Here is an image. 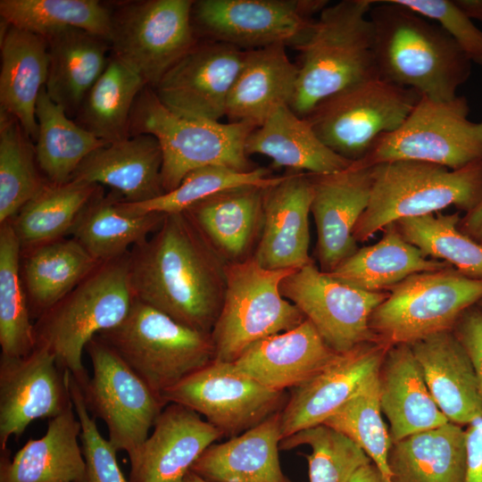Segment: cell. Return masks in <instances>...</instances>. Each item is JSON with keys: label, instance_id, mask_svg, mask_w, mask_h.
<instances>
[{"label": "cell", "instance_id": "1", "mask_svg": "<svg viewBox=\"0 0 482 482\" xmlns=\"http://www.w3.org/2000/svg\"><path fill=\"white\" fill-rule=\"evenodd\" d=\"M227 264L185 212L165 214L158 229L129 254L136 299L210 334L224 300Z\"/></svg>", "mask_w": 482, "mask_h": 482}, {"label": "cell", "instance_id": "2", "mask_svg": "<svg viewBox=\"0 0 482 482\" xmlns=\"http://www.w3.org/2000/svg\"><path fill=\"white\" fill-rule=\"evenodd\" d=\"M369 17L379 79L435 101L457 96L472 62L438 24L395 0L375 1Z\"/></svg>", "mask_w": 482, "mask_h": 482}, {"label": "cell", "instance_id": "3", "mask_svg": "<svg viewBox=\"0 0 482 482\" xmlns=\"http://www.w3.org/2000/svg\"><path fill=\"white\" fill-rule=\"evenodd\" d=\"M374 0H342L328 5L305 40L295 47L298 79L291 110L305 118L324 99L378 78L374 29L369 17Z\"/></svg>", "mask_w": 482, "mask_h": 482}, {"label": "cell", "instance_id": "4", "mask_svg": "<svg viewBox=\"0 0 482 482\" xmlns=\"http://www.w3.org/2000/svg\"><path fill=\"white\" fill-rule=\"evenodd\" d=\"M129 254L98 263L34 323L36 347L52 353L79 386L89 378L82 362L87 343L119 325L133 304Z\"/></svg>", "mask_w": 482, "mask_h": 482}, {"label": "cell", "instance_id": "5", "mask_svg": "<svg viewBox=\"0 0 482 482\" xmlns=\"http://www.w3.org/2000/svg\"><path fill=\"white\" fill-rule=\"evenodd\" d=\"M370 168L369 204L353 231L357 243L399 220L436 213L449 206L467 213L482 201V162L459 170L412 160Z\"/></svg>", "mask_w": 482, "mask_h": 482}, {"label": "cell", "instance_id": "6", "mask_svg": "<svg viewBox=\"0 0 482 482\" xmlns=\"http://www.w3.org/2000/svg\"><path fill=\"white\" fill-rule=\"evenodd\" d=\"M256 127L248 122L221 123L179 116L146 86L135 101L129 135L148 134L158 140L162 152V182L167 193L200 167L219 165L238 171L256 169L245 151L246 139Z\"/></svg>", "mask_w": 482, "mask_h": 482}, {"label": "cell", "instance_id": "7", "mask_svg": "<svg viewBox=\"0 0 482 482\" xmlns=\"http://www.w3.org/2000/svg\"><path fill=\"white\" fill-rule=\"evenodd\" d=\"M97 336L161 396L215 359L210 333L182 325L136 298L119 325Z\"/></svg>", "mask_w": 482, "mask_h": 482}, {"label": "cell", "instance_id": "8", "mask_svg": "<svg viewBox=\"0 0 482 482\" xmlns=\"http://www.w3.org/2000/svg\"><path fill=\"white\" fill-rule=\"evenodd\" d=\"M482 300V279L453 266L415 273L389 291L372 312L370 327L389 346L411 345L436 333L453 330L460 316Z\"/></svg>", "mask_w": 482, "mask_h": 482}, {"label": "cell", "instance_id": "9", "mask_svg": "<svg viewBox=\"0 0 482 482\" xmlns=\"http://www.w3.org/2000/svg\"><path fill=\"white\" fill-rule=\"evenodd\" d=\"M295 270L264 269L253 257L227 264L224 300L211 333L215 360L233 362L253 343L305 320L279 290L282 279Z\"/></svg>", "mask_w": 482, "mask_h": 482}, {"label": "cell", "instance_id": "10", "mask_svg": "<svg viewBox=\"0 0 482 482\" xmlns=\"http://www.w3.org/2000/svg\"><path fill=\"white\" fill-rule=\"evenodd\" d=\"M464 96L450 101L421 96L403 124L381 135L368 154L353 163L357 167L412 160L459 170L482 162V121L468 119Z\"/></svg>", "mask_w": 482, "mask_h": 482}, {"label": "cell", "instance_id": "11", "mask_svg": "<svg viewBox=\"0 0 482 482\" xmlns=\"http://www.w3.org/2000/svg\"><path fill=\"white\" fill-rule=\"evenodd\" d=\"M420 98L413 89L377 78L324 99L305 119L328 148L353 162L381 135L397 129Z\"/></svg>", "mask_w": 482, "mask_h": 482}, {"label": "cell", "instance_id": "12", "mask_svg": "<svg viewBox=\"0 0 482 482\" xmlns=\"http://www.w3.org/2000/svg\"><path fill=\"white\" fill-rule=\"evenodd\" d=\"M194 0L125 3L112 12L111 53L154 87L198 41Z\"/></svg>", "mask_w": 482, "mask_h": 482}, {"label": "cell", "instance_id": "13", "mask_svg": "<svg viewBox=\"0 0 482 482\" xmlns=\"http://www.w3.org/2000/svg\"><path fill=\"white\" fill-rule=\"evenodd\" d=\"M93 375L79 386L88 413L102 420L114 450L132 454L167 403L98 336L86 345Z\"/></svg>", "mask_w": 482, "mask_h": 482}, {"label": "cell", "instance_id": "14", "mask_svg": "<svg viewBox=\"0 0 482 482\" xmlns=\"http://www.w3.org/2000/svg\"><path fill=\"white\" fill-rule=\"evenodd\" d=\"M328 0H197L191 19L196 37L244 51L275 44L293 48L307 37Z\"/></svg>", "mask_w": 482, "mask_h": 482}, {"label": "cell", "instance_id": "15", "mask_svg": "<svg viewBox=\"0 0 482 482\" xmlns=\"http://www.w3.org/2000/svg\"><path fill=\"white\" fill-rule=\"evenodd\" d=\"M162 396L167 404H181L204 416L229 438L280 411L287 400L286 392L266 387L234 362L215 359Z\"/></svg>", "mask_w": 482, "mask_h": 482}, {"label": "cell", "instance_id": "16", "mask_svg": "<svg viewBox=\"0 0 482 482\" xmlns=\"http://www.w3.org/2000/svg\"><path fill=\"white\" fill-rule=\"evenodd\" d=\"M279 290L336 353L378 340L370 320L389 292L373 293L353 287L320 270L314 262L283 278Z\"/></svg>", "mask_w": 482, "mask_h": 482}, {"label": "cell", "instance_id": "17", "mask_svg": "<svg viewBox=\"0 0 482 482\" xmlns=\"http://www.w3.org/2000/svg\"><path fill=\"white\" fill-rule=\"evenodd\" d=\"M245 54L228 44L198 39L153 90L179 116L220 121Z\"/></svg>", "mask_w": 482, "mask_h": 482}, {"label": "cell", "instance_id": "18", "mask_svg": "<svg viewBox=\"0 0 482 482\" xmlns=\"http://www.w3.org/2000/svg\"><path fill=\"white\" fill-rule=\"evenodd\" d=\"M70 371L43 347L27 356L0 354V451L38 419H52L72 404Z\"/></svg>", "mask_w": 482, "mask_h": 482}, {"label": "cell", "instance_id": "19", "mask_svg": "<svg viewBox=\"0 0 482 482\" xmlns=\"http://www.w3.org/2000/svg\"><path fill=\"white\" fill-rule=\"evenodd\" d=\"M389 347L376 340L337 353L312 378L293 388L280 411L282 439L323 424L378 370Z\"/></svg>", "mask_w": 482, "mask_h": 482}, {"label": "cell", "instance_id": "20", "mask_svg": "<svg viewBox=\"0 0 482 482\" xmlns=\"http://www.w3.org/2000/svg\"><path fill=\"white\" fill-rule=\"evenodd\" d=\"M311 213L317 229L320 270L329 273L357 250L353 229L366 210L372 187L371 168H348L329 174L310 173Z\"/></svg>", "mask_w": 482, "mask_h": 482}, {"label": "cell", "instance_id": "21", "mask_svg": "<svg viewBox=\"0 0 482 482\" xmlns=\"http://www.w3.org/2000/svg\"><path fill=\"white\" fill-rule=\"evenodd\" d=\"M312 200L310 173L288 170L264 187L263 225L253 255L264 269H300L309 255V215Z\"/></svg>", "mask_w": 482, "mask_h": 482}, {"label": "cell", "instance_id": "22", "mask_svg": "<svg viewBox=\"0 0 482 482\" xmlns=\"http://www.w3.org/2000/svg\"><path fill=\"white\" fill-rule=\"evenodd\" d=\"M153 432L130 455L129 482H179L201 454L222 434L201 415L168 403Z\"/></svg>", "mask_w": 482, "mask_h": 482}, {"label": "cell", "instance_id": "23", "mask_svg": "<svg viewBox=\"0 0 482 482\" xmlns=\"http://www.w3.org/2000/svg\"><path fill=\"white\" fill-rule=\"evenodd\" d=\"M337 353L305 319L294 328L253 343L233 362L266 387L285 392L308 380Z\"/></svg>", "mask_w": 482, "mask_h": 482}, {"label": "cell", "instance_id": "24", "mask_svg": "<svg viewBox=\"0 0 482 482\" xmlns=\"http://www.w3.org/2000/svg\"><path fill=\"white\" fill-rule=\"evenodd\" d=\"M410 345L432 397L450 422L464 427L482 416V396L472 362L453 330Z\"/></svg>", "mask_w": 482, "mask_h": 482}, {"label": "cell", "instance_id": "25", "mask_svg": "<svg viewBox=\"0 0 482 482\" xmlns=\"http://www.w3.org/2000/svg\"><path fill=\"white\" fill-rule=\"evenodd\" d=\"M162 152L152 135L109 143L88 154L71 180L105 185L125 202L142 203L163 195Z\"/></svg>", "mask_w": 482, "mask_h": 482}, {"label": "cell", "instance_id": "26", "mask_svg": "<svg viewBox=\"0 0 482 482\" xmlns=\"http://www.w3.org/2000/svg\"><path fill=\"white\" fill-rule=\"evenodd\" d=\"M378 391L393 442L449 421L432 397L410 345L389 347L378 369Z\"/></svg>", "mask_w": 482, "mask_h": 482}, {"label": "cell", "instance_id": "27", "mask_svg": "<svg viewBox=\"0 0 482 482\" xmlns=\"http://www.w3.org/2000/svg\"><path fill=\"white\" fill-rule=\"evenodd\" d=\"M73 403L48 420L45 435L30 438L11 459L1 452L0 482H87Z\"/></svg>", "mask_w": 482, "mask_h": 482}, {"label": "cell", "instance_id": "28", "mask_svg": "<svg viewBox=\"0 0 482 482\" xmlns=\"http://www.w3.org/2000/svg\"><path fill=\"white\" fill-rule=\"evenodd\" d=\"M265 187L228 189L185 211L228 263L245 261L254 253L263 225Z\"/></svg>", "mask_w": 482, "mask_h": 482}, {"label": "cell", "instance_id": "29", "mask_svg": "<svg viewBox=\"0 0 482 482\" xmlns=\"http://www.w3.org/2000/svg\"><path fill=\"white\" fill-rule=\"evenodd\" d=\"M297 79V64L284 44L245 51L227 100L229 122L260 126L277 108L290 106Z\"/></svg>", "mask_w": 482, "mask_h": 482}, {"label": "cell", "instance_id": "30", "mask_svg": "<svg viewBox=\"0 0 482 482\" xmlns=\"http://www.w3.org/2000/svg\"><path fill=\"white\" fill-rule=\"evenodd\" d=\"M280 411L226 442L213 443L190 470L208 482H293L278 458Z\"/></svg>", "mask_w": 482, "mask_h": 482}, {"label": "cell", "instance_id": "31", "mask_svg": "<svg viewBox=\"0 0 482 482\" xmlns=\"http://www.w3.org/2000/svg\"><path fill=\"white\" fill-rule=\"evenodd\" d=\"M245 151L270 157L273 168L312 174L337 172L353 163L328 148L308 120L287 105L274 110L250 133Z\"/></svg>", "mask_w": 482, "mask_h": 482}, {"label": "cell", "instance_id": "32", "mask_svg": "<svg viewBox=\"0 0 482 482\" xmlns=\"http://www.w3.org/2000/svg\"><path fill=\"white\" fill-rule=\"evenodd\" d=\"M44 38L48 54L46 93L68 115H75L108 64L110 43L76 28L60 29Z\"/></svg>", "mask_w": 482, "mask_h": 482}, {"label": "cell", "instance_id": "33", "mask_svg": "<svg viewBox=\"0 0 482 482\" xmlns=\"http://www.w3.org/2000/svg\"><path fill=\"white\" fill-rule=\"evenodd\" d=\"M47 75L46 39L9 25L1 39L0 109L14 116L35 141L36 106Z\"/></svg>", "mask_w": 482, "mask_h": 482}, {"label": "cell", "instance_id": "34", "mask_svg": "<svg viewBox=\"0 0 482 482\" xmlns=\"http://www.w3.org/2000/svg\"><path fill=\"white\" fill-rule=\"evenodd\" d=\"M116 191L104 195L102 187L78 215L70 234L97 262H104L128 253L145 241L161 226L165 214L135 215L120 206Z\"/></svg>", "mask_w": 482, "mask_h": 482}, {"label": "cell", "instance_id": "35", "mask_svg": "<svg viewBox=\"0 0 482 482\" xmlns=\"http://www.w3.org/2000/svg\"><path fill=\"white\" fill-rule=\"evenodd\" d=\"M388 467L391 482H465L463 427L448 421L393 442Z\"/></svg>", "mask_w": 482, "mask_h": 482}, {"label": "cell", "instance_id": "36", "mask_svg": "<svg viewBox=\"0 0 482 482\" xmlns=\"http://www.w3.org/2000/svg\"><path fill=\"white\" fill-rule=\"evenodd\" d=\"M374 245L358 248L329 272L335 278L367 292H389L412 274L442 270L450 263L426 258L400 234L395 223L386 226Z\"/></svg>", "mask_w": 482, "mask_h": 482}, {"label": "cell", "instance_id": "37", "mask_svg": "<svg viewBox=\"0 0 482 482\" xmlns=\"http://www.w3.org/2000/svg\"><path fill=\"white\" fill-rule=\"evenodd\" d=\"M100 262L73 237L21 251V273L36 320L79 285Z\"/></svg>", "mask_w": 482, "mask_h": 482}, {"label": "cell", "instance_id": "38", "mask_svg": "<svg viewBox=\"0 0 482 482\" xmlns=\"http://www.w3.org/2000/svg\"><path fill=\"white\" fill-rule=\"evenodd\" d=\"M36 119L37 162L50 183L69 182L88 154L109 144L71 120L65 109L49 97L46 87L37 102Z\"/></svg>", "mask_w": 482, "mask_h": 482}, {"label": "cell", "instance_id": "39", "mask_svg": "<svg viewBox=\"0 0 482 482\" xmlns=\"http://www.w3.org/2000/svg\"><path fill=\"white\" fill-rule=\"evenodd\" d=\"M145 87L134 71L111 54L104 71L79 107L76 122L107 143L130 137L131 112Z\"/></svg>", "mask_w": 482, "mask_h": 482}, {"label": "cell", "instance_id": "40", "mask_svg": "<svg viewBox=\"0 0 482 482\" xmlns=\"http://www.w3.org/2000/svg\"><path fill=\"white\" fill-rule=\"evenodd\" d=\"M101 186L70 180L46 182L11 220L21 251L63 238Z\"/></svg>", "mask_w": 482, "mask_h": 482}, {"label": "cell", "instance_id": "41", "mask_svg": "<svg viewBox=\"0 0 482 482\" xmlns=\"http://www.w3.org/2000/svg\"><path fill=\"white\" fill-rule=\"evenodd\" d=\"M21 258L11 220L0 224V346L1 354L8 357L27 356L36 347Z\"/></svg>", "mask_w": 482, "mask_h": 482}, {"label": "cell", "instance_id": "42", "mask_svg": "<svg viewBox=\"0 0 482 482\" xmlns=\"http://www.w3.org/2000/svg\"><path fill=\"white\" fill-rule=\"evenodd\" d=\"M1 19L10 25L46 37L76 28L109 41L112 12L96 0H1Z\"/></svg>", "mask_w": 482, "mask_h": 482}, {"label": "cell", "instance_id": "43", "mask_svg": "<svg viewBox=\"0 0 482 482\" xmlns=\"http://www.w3.org/2000/svg\"><path fill=\"white\" fill-rule=\"evenodd\" d=\"M32 139L19 120L0 109V224L11 220L47 181Z\"/></svg>", "mask_w": 482, "mask_h": 482}, {"label": "cell", "instance_id": "44", "mask_svg": "<svg viewBox=\"0 0 482 482\" xmlns=\"http://www.w3.org/2000/svg\"><path fill=\"white\" fill-rule=\"evenodd\" d=\"M460 212H440L395 221L403 237L426 258L446 262L467 277L482 279V245L458 229Z\"/></svg>", "mask_w": 482, "mask_h": 482}, {"label": "cell", "instance_id": "45", "mask_svg": "<svg viewBox=\"0 0 482 482\" xmlns=\"http://www.w3.org/2000/svg\"><path fill=\"white\" fill-rule=\"evenodd\" d=\"M278 178L263 167L238 171L224 166L208 165L193 170L175 189L157 198L142 203H129L122 199L120 206L135 215L178 213L217 193L245 186H268Z\"/></svg>", "mask_w": 482, "mask_h": 482}, {"label": "cell", "instance_id": "46", "mask_svg": "<svg viewBox=\"0 0 482 482\" xmlns=\"http://www.w3.org/2000/svg\"><path fill=\"white\" fill-rule=\"evenodd\" d=\"M323 424L356 443L379 470L385 482H391L388 455L393 441L382 417L378 370Z\"/></svg>", "mask_w": 482, "mask_h": 482}, {"label": "cell", "instance_id": "47", "mask_svg": "<svg viewBox=\"0 0 482 482\" xmlns=\"http://www.w3.org/2000/svg\"><path fill=\"white\" fill-rule=\"evenodd\" d=\"M303 445L312 449L303 454L310 482H349L359 468L371 461L356 443L325 424L283 438L279 449L292 450Z\"/></svg>", "mask_w": 482, "mask_h": 482}, {"label": "cell", "instance_id": "48", "mask_svg": "<svg viewBox=\"0 0 482 482\" xmlns=\"http://www.w3.org/2000/svg\"><path fill=\"white\" fill-rule=\"evenodd\" d=\"M70 391L74 411L81 424L80 445L87 466V482H129L117 461V452L103 437L96 420L88 413L81 390L70 373Z\"/></svg>", "mask_w": 482, "mask_h": 482}, {"label": "cell", "instance_id": "49", "mask_svg": "<svg viewBox=\"0 0 482 482\" xmlns=\"http://www.w3.org/2000/svg\"><path fill=\"white\" fill-rule=\"evenodd\" d=\"M418 14L436 21L472 62L482 65V31L453 0H395Z\"/></svg>", "mask_w": 482, "mask_h": 482}, {"label": "cell", "instance_id": "50", "mask_svg": "<svg viewBox=\"0 0 482 482\" xmlns=\"http://www.w3.org/2000/svg\"><path fill=\"white\" fill-rule=\"evenodd\" d=\"M453 331L472 362L482 396V308L478 303L468 308Z\"/></svg>", "mask_w": 482, "mask_h": 482}, {"label": "cell", "instance_id": "51", "mask_svg": "<svg viewBox=\"0 0 482 482\" xmlns=\"http://www.w3.org/2000/svg\"><path fill=\"white\" fill-rule=\"evenodd\" d=\"M465 431V482H482V416L470 423Z\"/></svg>", "mask_w": 482, "mask_h": 482}, {"label": "cell", "instance_id": "52", "mask_svg": "<svg viewBox=\"0 0 482 482\" xmlns=\"http://www.w3.org/2000/svg\"><path fill=\"white\" fill-rule=\"evenodd\" d=\"M458 229L482 245V201L473 210L461 217Z\"/></svg>", "mask_w": 482, "mask_h": 482}, {"label": "cell", "instance_id": "53", "mask_svg": "<svg viewBox=\"0 0 482 482\" xmlns=\"http://www.w3.org/2000/svg\"><path fill=\"white\" fill-rule=\"evenodd\" d=\"M349 482H385L384 478L373 462L359 468Z\"/></svg>", "mask_w": 482, "mask_h": 482}, {"label": "cell", "instance_id": "54", "mask_svg": "<svg viewBox=\"0 0 482 482\" xmlns=\"http://www.w3.org/2000/svg\"><path fill=\"white\" fill-rule=\"evenodd\" d=\"M455 4L470 20L482 22V0H453Z\"/></svg>", "mask_w": 482, "mask_h": 482}, {"label": "cell", "instance_id": "55", "mask_svg": "<svg viewBox=\"0 0 482 482\" xmlns=\"http://www.w3.org/2000/svg\"><path fill=\"white\" fill-rule=\"evenodd\" d=\"M179 482H208L193 471H188Z\"/></svg>", "mask_w": 482, "mask_h": 482}, {"label": "cell", "instance_id": "56", "mask_svg": "<svg viewBox=\"0 0 482 482\" xmlns=\"http://www.w3.org/2000/svg\"><path fill=\"white\" fill-rule=\"evenodd\" d=\"M478 304L482 308V300Z\"/></svg>", "mask_w": 482, "mask_h": 482}]
</instances>
